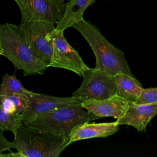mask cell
I'll list each match as a JSON object with an SVG mask.
<instances>
[{"label":"cell","mask_w":157,"mask_h":157,"mask_svg":"<svg viewBox=\"0 0 157 157\" xmlns=\"http://www.w3.org/2000/svg\"><path fill=\"white\" fill-rule=\"evenodd\" d=\"M136 102L157 105V87L144 88L140 96Z\"/></svg>","instance_id":"obj_18"},{"label":"cell","mask_w":157,"mask_h":157,"mask_svg":"<svg viewBox=\"0 0 157 157\" xmlns=\"http://www.w3.org/2000/svg\"><path fill=\"white\" fill-rule=\"evenodd\" d=\"M85 109L81 102H74L39 113L25 125L50 133L63 135L69 139L71 131L76 126L100 118Z\"/></svg>","instance_id":"obj_3"},{"label":"cell","mask_w":157,"mask_h":157,"mask_svg":"<svg viewBox=\"0 0 157 157\" xmlns=\"http://www.w3.org/2000/svg\"><path fill=\"white\" fill-rule=\"evenodd\" d=\"M22 124L21 114L9 112L0 107V130H9L15 135Z\"/></svg>","instance_id":"obj_17"},{"label":"cell","mask_w":157,"mask_h":157,"mask_svg":"<svg viewBox=\"0 0 157 157\" xmlns=\"http://www.w3.org/2000/svg\"><path fill=\"white\" fill-rule=\"evenodd\" d=\"M32 91L26 90L18 80L15 74L12 75L6 74L3 75L0 87V96L9 95L15 93L29 94Z\"/></svg>","instance_id":"obj_16"},{"label":"cell","mask_w":157,"mask_h":157,"mask_svg":"<svg viewBox=\"0 0 157 157\" xmlns=\"http://www.w3.org/2000/svg\"><path fill=\"white\" fill-rule=\"evenodd\" d=\"M116 94L128 102H136L140 96L144 88L134 76L119 72L113 75Z\"/></svg>","instance_id":"obj_14"},{"label":"cell","mask_w":157,"mask_h":157,"mask_svg":"<svg viewBox=\"0 0 157 157\" xmlns=\"http://www.w3.org/2000/svg\"><path fill=\"white\" fill-rule=\"evenodd\" d=\"M96 0H69L66 4L64 15L56 24V29L64 31L74 25L84 20L83 13L86 9L91 6Z\"/></svg>","instance_id":"obj_13"},{"label":"cell","mask_w":157,"mask_h":157,"mask_svg":"<svg viewBox=\"0 0 157 157\" xmlns=\"http://www.w3.org/2000/svg\"><path fill=\"white\" fill-rule=\"evenodd\" d=\"M13 27L34 54L48 67L53 53L52 33L56 28L55 24L34 21L13 25Z\"/></svg>","instance_id":"obj_5"},{"label":"cell","mask_w":157,"mask_h":157,"mask_svg":"<svg viewBox=\"0 0 157 157\" xmlns=\"http://www.w3.org/2000/svg\"><path fill=\"white\" fill-rule=\"evenodd\" d=\"M157 114V105L128 102L125 115L116 121L119 125L132 126L138 131H145L150 120Z\"/></svg>","instance_id":"obj_11"},{"label":"cell","mask_w":157,"mask_h":157,"mask_svg":"<svg viewBox=\"0 0 157 157\" xmlns=\"http://www.w3.org/2000/svg\"><path fill=\"white\" fill-rule=\"evenodd\" d=\"M59 1H61V2H64V1H65V0H59Z\"/></svg>","instance_id":"obj_20"},{"label":"cell","mask_w":157,"mask_h":157,"mask_svg":"<svg viewBox=\"0 0 157 157\" xmlns=\"http://www.w3.org/2000/svg\"><path fill=\"white\" fill-rule=\"evenodd\" d=\"M118 130L119 124L117 121L100 123L86 122L76 126L72 130L69 144L83 139L105 137L115 134Z\"/></svg>","instance_id":"obj_12"},{"label":"cell","mask_w":157,"mask_h":157,"mask_svg":"<svg viewBox=\"0 0 157 157\" xmlns=\"http://www.w3.org/2000/svg\"><path fill=\"white\" fill-rule=\"evenodd\" d=\"M28 96L29 99V106L21 113L23 124H26L39 113L51 111L74 102H81L78 97L73 96L70 98H59L33 92Z\"/></svg>","instance_id":"obj_9"},{"label":"cell","mask_w":157,"mask_h":157,"mask_svg":"<svg viewBox=\"0 0 157 157\" xmlns=\"http://www.w3.org/2000/svg\"><path fill=\"white\" fill-rule=\"evenodd\" d=\"M14 1L21 11V23L43 21L56 24L62 18L66 7L59 0Z\"/></svg>","instance_id":"obj_8"},{"label":"cell","mask_w":157,"mask_h":157,"mask_svg":"<svg viewBox=\"0 0 157 157\" xmlns=\"http://www.w3.org/2000/svg\"><path fill=\"white\" fill-rule=\"evenodd\" d=\"M52 39L53 53L48 67L67 69L83 76L90 67L83 62L77 51L67 42L64 31L55 28L52 33Z\"/></svg>","instance_id":"obj_7"},{"label":"cell","mask_w":157,"mask_h":157,"mask_svg":"<svg viewBox=\"0 0 157 157\" xmlns=\"http://www.w3.org/2000/svg\"><path fill=\"white\" fill-rule=\"evenodd\" d=\"M83 36L96 57V68L114 75L119 72L134 76L124 53L110 44L99 29L90 21L83 20L72 26Z\"/></svg>","instance_id":"obj_2"},{"label":"cell","mask_w":157,"mask_h":157,"mask_svg":"<svg viewBox=\"0 0 157 157\" xmlns=\"http://www.w3.org/2000/svg\"><path fill=\"white\" fill-rule=\"evenodd\" d=\"M17 152L1 154V157H58L70 145L63 135L30 128L22 124L14 135Z\"/></svg>","instance_id":"obj_1"},{"label":"cell","mask_w":157,"mask_h":157,"mask_svg":"<svg viewBox=\"0 0 157 157\" xmlns=\"http://www.w3.org/2000/svg\"><path fill=\"white\" fill-rule=\"evenodd\" d=\"M80 86L73 93L81 102L90 99H104L116 94L113 75L104 70L90 68L83 75Z\"/></svg>","instance_id":"obj_6"},{"label":"cell","mask_w":157,"mask_h":157,"mask_svg":"<svg viewBox=\"0 0 157 157\" xmlns=\"http://www.w3.org/2000/svg\"><path fill=\"white\" fill-rule=\"evenodd\" d=\"M1 107L7 112L21 114L28 107L29 99L28 95L15 93L0 96Z\"/></svg>","instance_id":"obj_15"},{"label":"cell","mask_w":157,"mask_h":157,"mask_svg":"<svg viewBox=\"0 0 157 157\" xmlns=\"http://www.w3.org/2000/svg\"><path fill=\"white\" fill-rule=\"evenodd\" d=\"M0 54L10 61L16 69L22 70L25 76L42 75L48 68L34 54L12 24L0 25Z\"/></svg>","instance_id":"obj_4"},{"label":"cell","mask_w":157,"mask_h":157,"mask_svg":"<svg viewBox=\"0 0 157 157\" xmlns=\"http://www.w3.org/2000/svg\"><path fill=\"white\" fill-rule=\"evenodd\" d=\"M81 104L99 118L112 117L117 120L122 118L128 108V101L117 94L104 99L83 101Z\"/></svg>","instance_id":"obj_10"},{"label":"cell","mask_w":157,"mask_h":157,"mask_svg":"<svg viewBox=\"0 0 157 157\" xmlns=\"http://www.w3.org/2000/svg\"><path fill=\"white\" fill-rule=\"evenodd\" d=\"M3 131L2 130L0 131V155L2 154L3 151L10 150L11 148L17 150V145L15 142H12L7 140L3 134Z\"/></svg>","instance_id":"obj_19"}]
</instances>
